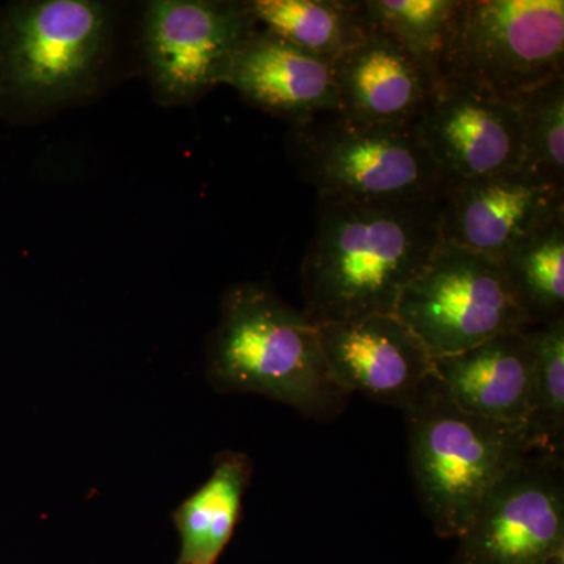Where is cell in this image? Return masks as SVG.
<instances>
[{
  "label": "cell",
  "mask_w": 564,
  "mask_h": 564,
  "mask_svg": "<svg viewBox=\"0 0 564 564\" xmlns=\"http://www.w3.org/2000/svg\"><path fill=\"white\" fill-rule=\"evenodd\" d=\"M393 314L433 358L530 326L516 306L499 262L448 243H441L408 284Z\"/></svg>",
  "instance_id": "8"
},
{
  "label": "cell",
  "mask_w": 564,
  "mask_h": 564,
  "mask_svg": "<svg viewBox=\"0 0 564 564\" xmlns=\"http://www.w3.org/2000/svg\"><path fill=\"white\" fill-rule=\"evenodd\" d=\"M258 25L248 2H148L137 39L155 101L188 106L226 84L237 51Z\"/></svg>",
  "instance_id": "7"
},
{
  "label": "cell",
  "mask_w": 564,
  "mask_h": 564,
  "mask_svg": "<svg viewBox=\"0 0 564 564\" xmlns=\"http://www.w3.org/2000/svg\"><path fill=\"white\" fill-rule=\"evenodd\" d=\"M564 192L514 172L454 181L441 198L443 243L499 261L521 237L563 209Z\"/></svg>",
  "instance_id": "12"
},
{
  "label": "cell",
  "mask_w": 564,
  "mask_h": 564,
  "mask_svg": "<svg viewBox=\"0 0 564 564\" xmlns=\"http://www.w3.org/2000/svg\"><path fill=\"white\" fill-rule=\"evenodd\" d=\"M291 161L318 202L441 199L452 184L433 161L417 124H370L328 113L291 126Z\"/></svg>",
  "instance_id": "5"
},
{
  "label": "cell",
  "mask_w": 564,
  "mask_h": 564,
  "mask_svg": "<svg viewBox=\"0 0 564 564\" xmlns=\"http://www.w3.org/2000/svg\"><path fill=\"white\" fill-rule=\"evenodd\" d=\"M563 74V0H462L443 85L467 82L518 104Z\"/></svg>",
  "instance_id": "6"
},
{
  "label": "cell",
  "mask_w": 564,
  "mask_h": 564,
  "mask_svg": "<svg viewBox=\"0 0 564 564\" xmlns=\"http://www.w3.org/2000/svg\"><path fill=\"white\" fill-rule=\"evenodd\" d=\"M497 262L530 326L564 321V207L538 223Z\"/></svg>",
  "instance_id": "17"
},
{
  "label": "cell",
  "mask_w": 564,
  "mask_h": 564,
  "mask_svg": "<svg viewBox=\"0 0 564 564\" xmlns=\"http://www.w3.org/2000/svg\"><path fill=\"white\" fill-rule=\"evenodd\" d=\"M254 464L242 452L215 456L210 477L173 511L180 538L174 564H218L243 513Z\"/></svg>",
  "instance_id": "16"
},
{
  "label": "cell",
  "mask_w": 564,
  "mask_h": 564,
  "mask_svg": "<svg viewBox=\"0 0 564 564\" xmlns=\"http://www.w3.org/2000/svg\"><path fill=\"white\" fill-rule=\"evenodd\" d=\"M403 413L415 494L444 540L458 538L497 481L534 454L524 425L459 410L434 378Z\"/></svg>",
  "instance_id": "4"
},
{
  "label": "cell",
  "mask_w": 564,
  "mask_h": 564,
  "mask_svg": "<svg viewBox=\"0 0 564 564\" xmlns=\"http://www.w3.org/2000/svg\"><path fill=\"white\" fill-rule=\"evenodd\" d=\"M333 74L339 113L370 124H417L437 95L419 63L372 25L366 39L333 62Z\"/></svg>",
  "instance_id": "14"
},
{
  "label": "cell",
  "mask_w": 564,
  "mask_h": 564,
  "mask_svg": "<svg viewBox=\"0 0 564 564\" xmlns=\"http://www.w3.org/2000/svg\"><path fill=\"white\" fill-rule=\"evenodd\" d=\"M419 135L452 181L514 172L522 166L518 104L467 82H445L422 120Z\"/></svg>",
  "instance_id": "11"
},
{
  "label": "cell",
  "mask_w": 564,
  "mask_h": 564,
  "mask_svg": "<svg viewBox=\"0 0 564 564\" xmlns=\"http://www.w3.org/2000/svg\"><path fill=\"white\" fill-rule=\"evenodd\" d=\"M441 243V199L318 202L303 313L314 325L393 314Z\"/></svg>",
  "instance_id": "1"
},
{
  "label": "cell",
  "mask_w": 564,
  "mask_h": 564,
  "mask_svg": "<svg viewBox=\"0 0 564 564\" xmlns=\"http://www.w3.org/2000/svg\"><path fill=\"white\" fill-rule=\"evenodd\" d=\"M522 170L564 192V74L518 102Z\"/></svg>",
  "instance_id": "21"
},
{
  "label": "cell",
  "mask_w": 564,
  "mask_h": 564,
  "mask_svg": "<svg viewBox=\"0 0 564 564\" xmlns=\"http://www.w3.org/2000/svg\"><path fill=\"white\" fill-rule=\"evenodd\" d=\"M525 332L533 351L527 436L533 452L564 455V321Z\"/></svg>",
  "instance_id": "20"
},
{
  "label": "cell",
  "mask_w": 564,
  "mask_h": 564,
  "mask_svg": "<svg viewBox=\"0 0 564 564\" xmlns=\"http://www.w3.org/2000/svg\"><path fill=\"white\" fill-rule=\"evenodd\" d=\"M248 6L261 28L332 63L370 32L361 0H251Z\"/></svg>",
  "instance_id": "18"
},
{
  "label": "cell",
  "mask_w": 564,
  "mask_h": 564,
  "mask_svg": "<svg viewBox=\"0 0 564 564\" xmlns=\"http://www.w3.org/2000/svg\"><path fill=\"white\" fill-rule=\"evenodd\" d=\"M456 540L451 564H564V455H527Z\"/></svg>",
  "instance_id": "9"
},
{
  "label": "cell",
  "mask_w": 564,
  "mask_h": 564,
  "mask_svg": "<svg viewBox=\"0 0 564 564\" xmlns=\"http://www.w3.org/2000/svg\"><path fill=\"white\" fill-rule=\"evenodd\" d=\"M525 329L434 358V380L441 391L466 413L524 425L533 375Z\"/></svg>",
  "instance_id": "15"
},
{
  "label": "cell",
  "mask_w": 564,
  "mask_h": 564,
  "mask_svg": "<svg viewBox=\"0 0 564 564\" xmlns=\"http://www.w3.org/2000/svg\"><path fill=\"white\" fill-rule=\"evenodd\" d=\"M226 85L251 106L291 126L340 111L333 63L261 25L237 51Z\"/></svg>",
  "instance_id": "13"
},
{
  "label": "cell",
  "mask_w": 564,
  "mask_h": 564,
  "mask_svg": "<svg viewBox=\"0 0 564 564\" xmlns=\"http://www.w3.org/2000/svg\"><path fill=\"white\" fill-rule=\"evenodd\" d=\"M372 28L391 35L443 87V62L462 0H361Z\"/></svg>",
  "instance_id": "19"
},
{
  "label": "cell",
  "mask_w": 564,
  "mask_h": 564,
  "mask_svg": "<svg viewBox=\"0 0 564 564\" xmlns=\"http://www.w3.org/2000/svg\"><path fill=\"white\" fill-rule=\"evenodd\" d=\"M315 326L334 383L350 395L404 411L433 381V356L395 314Z\"/></svg>",
  "instance_id": "10"
},
{
  "label": "cell",
  "mask_w": 564,
  "mask_h": 564,
  "mask_svg": "<svg viewBox=\"0 0 564 564\" xmlns=\"http://www.w3.org/2000/svg\"><path fill=\"white\" fill-rule=\"evenodd\" d=\"M206 373L218 393H258L321 423L336 421L351 399L329 375L317 326L263 282L223 295Z\"/></svg>",
  "instance_id": "3"
},
{
  "label": "cell",
  "mask_w": 564,
  "mask_h": 564,
  "mask_svg": "<svg viewBox=\"0 0 564 564\" xmlns=\"http://www.w3.org/2000/svg\"><path fill=\"white\" fill-rule=\"evenodd\" d=\"M115 3L31 0L0 11V109L32 121L91 101L121 69Z\"/></svg>",
  "instance_id": "2"
}]
</instances>
